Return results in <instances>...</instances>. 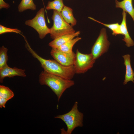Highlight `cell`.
<instances>
[{"instance_id": "20", "label": "cell", "mask_w": 134, "mask_h": 134, "mask_svg": "<svg viewBox=\"0 0 134 134\" xmlns=\"http://www.w3.org/2000/svg\"><path fill=\"white\" fill-rule=\"evenodd\" d=\"M8 49L3 45L0 48V69L7 65Z\"/></svg>"}, {"instance_id": "18", "label": "cell", "mask_w": 134, "mask_h": 134, "mask_svg": "<svg viewBox=\"0 0 134 134\" xmlns=\"http://www.w3.org/2000/svg\"><path fill=\"white\" fill-rule=\"evenodd\" d=\"M64 5L63 0H54L48 1L46 8L47 10L53 9L61 12Z\"/></svg>"}, {"instance_id": "24", "label": "cell", "mask_w": 134, "mask_h": 134, "mask_svg": "<svg viewBox=\"0 0 134 134\" xmlns=\"http://www.w3.org/2000/svg\"></svg>"}, {"instance_id": "7", "label": "cell", "mask_w": 134, "mask_h": 134, "mask_svg": "<svg viewBox=\"0 0 134 134\" xmlns=\"http://www.w3.org/2000/svg\"><path fill=\"white\" fill-rule=\"evenodd\" d=\"M110 43L108 40L106 29L102 28L91 49V53L95 60L108 51Z\"/></svg>"}, {"instance_id": "5", "label": "cell", "mask_w": 134, "mask_h": 134, "mask_svg": "<svg viewBox=\"0 0 134 134\" xmlns=\"http://www.w3.org/2000/svg\"><path fill=\"white\" fill-rule=\"evenodd\" d=\"M45 10L44 8H40L37 12L34 17L31 19L26 20V25L31 27L37 32L39 37L43 38L47 34H50V29L47 26L45 20Z\"/></svg>"}, {"instance_id": "4", "label": "cell", "mask_w": 134, "mask_h": 134, "mask_svg": "<svg viewBox=\"0 0 134 134\" xmlns=\"http://www.w3.org/2000/svg\"><path fill=\"white\" fill-rule=\"evenodd\" d=\"M52 19L53 24L50 28V34L51 38L53 40L63 35L76 32L72 27L64 20L61 12L53 10Z\"/></svg>"}, {"instance_id": "23", "label": "cell", "mask_w": 134, "mask_h": 134, "mask_svg": "<svg viewBox=\"0 0 134 134\" xmlns=\"http://www.w3.org/2000/svg\"><path fill=\"white\" fill-rule=\"evenodd\" d=\"M7 101V100L0 98V107L1 108H5V104Z\"/></svg>"}, {"instance_id": "19", "label": "cell", "mask_w": 134, "mask_h": 134, "mask_svg": "<svg viewBox=\"0 0 134 134\" xmlns=\"http://www.w3.org/2000/svg\"><path fill=\"white\" fill-rule=\"evenodd\" d=\"M14 96L13 92L9 88L3 85L0 86V98L8 100Z\"/></svg>"}, {"instance_id": "8", "label": "cell", "mask_w": 134, "mask_h": 134, "mask_svg": "<svg viewBox=\"0 0 134 134\" xmlns=\"http://www.w3.org/2000/svg\"><path fill=\"white\" fill-rule=\"evenodd\" d=\"M50 54L55 60L64 66L73 65L75 57V53L73 51L67 53L60 51L57 48H52Z\"/></svg>"}, {"instance_id": "2", "label": "cell", "mask_w": 134, "mask_h": 134, "mask_svg": "<svg viewBox=\"0 0 134 134\" xmlns=\"http://www.w3.org/2000/svg\"><path fill=\"white\" fill-rule=\"evenodd\" d=\"M39 82L41 85L49 87L56 95L58 101L67 89L75 84L74 81L60 76L42 71L39 76Z\"/></svg>"}, {"instance_id": "14", "label": "cell", "mask_w": 134, "mask_h": 134, "mask_svg": "<svg viewBox=\"0 0 134 134\" xmlns=\"http://www.w3.org/2000/svg\"><path fill=\"white\" fill-rule=\"evenodd\" d=\"M61 13L64 20L72 27L76 25L77 20L73 16L71 8L64 5Z\"/></svg>"}, {"instance_id": "11", "label": "cell", "mask_w": 134, "mask_h": 134, "mask_svg": "<svg viewBox=\"0 0 134 134\" xmlns=\"http://www.w3.org/2000/svg\"><path fill=\"white\" fill-rule=\"evenodd\" d=\"M122 20L120 25L121 31L123 35L124 36L122 40L125 42L126 45L129 47L134 45V42L130 36L128 31L126 24V16L127 13L123 11L122 13Z\"/></svg>"}, {"instance_id": "10", "label": "cell", "mask_w": 134, "mask_h": 134, "mask_svg": "<svg viewBox=\"0 0 134 134\" xmlns=\"http://www.w3.org/2000/svg\"><path fill=\"white\" fill-rule=\"evenodd\" d=\"M80 34V32L78 31L73 33L63 35L54 39L49 43L48 45L52 48H57L62 45L73 39L75 37L78 36Z\"/></svg>"}, {"instance_id": "17", "label": "cell", "mask_w": 134, "mask_h": 134, "mask_svg": "<svg viewBox=\"0 0 134 134\" xmlns=\"http://www.w3.org/2000/svg\"><path fill=\"white\" fill-rule=\"evenodd\" d=\"M88 18L93 20L103 25L105 27L108 28L112 31V34L113 35L116 36L117 35L119 34L123 35L120 30V25L118 23L110 24H107L102 23L95 19L91 17H89Z\"/></svg>"}, {"instance_id": "21", "label": "cell", "mask_w": 134, "mask_h": 134, "mask_svg": "<svg viewBox=\"0 0 134 134\" xmlns=\"http://www.w3.org/2000/svg\"><path fill=\"white\" fill-rule=\"evenodd\" d=\"M14 32L16 33H20L21 30L17 29H12L8 28L1 25H0V34H1L7 33Z\"/></svg>"}, {"instance_id": "16", "label": "cell", "mask_w": 134, "mask_h": 134, "mask_svg": "<svg viewBox=\"0 0 134 134\" xmlns=\"http://www.w3.org/2000/svg\"><path fill=\"white\" fill-rule=\"evenodd\" d=\"M18 11L21 12L27 9L35 10L36 6L33 0H21L18 7Z\"/></svg>"}, {"instance_id": "3", "label": "cell", "mask_w": 134, "mask_h": 134, "mask_svg": "<svg viewBox=\"0 0 134 134\" xmlns=\"http://www.w3.org/2000/svg\"><path fill=\"white\" fill-rule=\"evenodd\" d=\"M78 107V102L76 101L68 112L54 117L55 118L62 120L67 126L66 131L63 128L61 129L62 134H71L76 128L83 126L84 115L79 111Z\"/></svg>"}, {"instance_id": "9", "label": "cell", "mask_w": 134, "mask_h": 134, "mask_svg": "<svg viewBox=\"0 0 134 134\" xmlns=\"http://www.w3.org/2000/svg\"><path fill=\"white\" fill-rule=\"evenodd\" d=\"M25 69L19 68L16 67L12 68L7 65L3 68L0 69V82H3V79L6 77H13L15 76L25 77L26 75Z\"/></svg>"}, {"instance_id": "6", "label": "cell", "mask_w": 134, "mask_h": 134, "mask_svg": "<svg viewBox=\"0 0 134 134\" xmlns=\"http://www.w3.org/2000/svg\"><path fill=\"white\" fill-rule=\"evenodd\" d=\"M91 53L85 54L80 52L77 49L73 65L75 73H84L93 67L96 61Z\"/></svg>"}, {"instance_id": "12", "label": "cell", "mask_w": 134, "mask_h": 134, "mask_svg": "<svg viewBox=\"0 0 134 134\" xmlns=\"http://www.w3.org/2000/svg\"><path fill=\"white\" fill-rule=\"evenodd\" d=\"M124 59V64L126 68V73L125 79L123 83L124 85H126L130 81L134 83V72L132 67L131 63V56L129 54L123 56Z\"/></svg>"}, {"instance_id": "1", "label": "cell", "mask_w": 134, "mask_h": 134, "mask_svg": "<svg viewBox=\"0 0 134 134\" xmlns=\"http://www.w3.org/2000/svg\"><path fill=\"white\" fill-rule=\"evenodd\" d=\"M25 47L28 50L39 62L44 71L66 79H71L75 74L73 65L64 66L55 60L46 59L40 56L31 47L28 42Z\"/></svg>"}, {"instance_id": "15", "label": "cell", "mask_w": 134, "mask_h": 134, "mask_svg": "<svg viewBox=\"0 0 134 134\" xmlns=\"http://www.w3.org/2000/svg\"><path fill=\"white\" fill-rule=\"evenodd\" d=\"M81 38L78 36L72 40L62 45L57 48L59 50L66 52H72L74 45L78 41L81 39Z\"/></svg>"}, {"instance_id": "22", "label": "cell", "mask_w": 134, "mask_h": 134, "mask_svg": "<svg viewBox=\"0 0 134 134\" xmlns=\"http://www.w3.org/2000/svg\"><path fill=\"white\" fill-rule=\"evenodd\" d=\"M10 7L9 4L5 2L3 0H0V9H2V8H5L7 9Z\"/></svg>"}, {"instance_id": "13", "label": "cell", "mask_w": 134, "mask_h": 134, "mask_svg": "<svg viewBox=\"0 0 134 134\" xmlns=\"http://www.w3.org/2000/svg\"><path fill=\"white\" fill-rule=\"evenodd\" d=\"M116 8L122 9L123 11L128 13L131 16L134 22V8L133 7L132 0H123L119 2L115 0Z\"/></svg>"}]
</instances>
